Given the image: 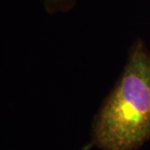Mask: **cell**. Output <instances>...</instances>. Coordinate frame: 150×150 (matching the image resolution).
<instances>
[{"label":"cell","instance_id":"6da1fadb","mask_svg":"<svg viewBox=\"0 0 150 150\" xmlns=\"http://www.w3.org/2000/svg\"><path fill=\"white\" fill-rule=\"evenodd\" d=\"M103 150H136L150 139V53L142 41L131 48L123 73L93 127Z\"/></svg>","mask_w":150,"mask_h":150},{"label":"cell","instance_id":"7a4b0ae2","mask_svg":"<svg viewBox=\"0 0 150 150\" xmlns=\"http://www.w3.org/2000/svg\"><path fill=\"white\" fill-rule=\"evenodd\" d=\"M51 2H54V3H57V2H64V1H67V0H49Z\"/></svg>","mask_w":150,"mask_h":150}]
</instances>
